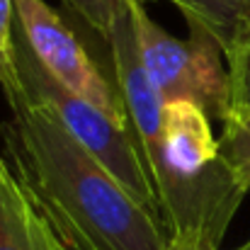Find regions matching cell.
<instances>
[{
  "mask_svg": "<svg viewBox=\"0 0 250 250\" xmlns=\"http://www.w3.org/2000/svg\"><path fill=\"white\" fill-rule=\"evenodd\" d=\"M63 2L76 20H81L85 27L104 37L117 22V17L126 10L129 0H63ZM141 2L148 5L153 0H141Z\"/></svg>",
  "mask_w": 250,
  "mask_h": 250,
  "instance_id": "cell-10",
  "label": "cell"
},
{
  "mask_svg": "<svg viewBox=\"0 0 250 250\" xmlns=\"http://www.w3.org/2000/svg\"><path fill=\"white\" fill-rule=\"evenodd\" d=\"M17 27L44 71L73 95L126 124V112L117 85L102 73L71 24L44 0H15Z\"/></svg>",
  "mask_w": 250,
  "mask_h": 250,
  "instance_id": "cell-5",
  "label": "cell"
},
{
  "mask_svg": "<svg viewBox=\"0 0 250 250\" xmlns=\"http://www.w3.org/2000/svg\"><path fill=\"white\" fill-rule=\"evenodd\" d=\"M187 24L207 27L229 59L250 39V0H167Z\"/></svg>",
  "mask_w": 250,
  "mask_h": 250,
  "instance_id": "cell-6",
  "label": "cell"
},
{
  "mask_svg": "<svg viewBox=\"0 0 250 250\" xmlns=\"http://www.w3.org/2000/svg\"><path fill=\"white\" fill-rule=\"evenodd\" d=\"M7 163L63 250H166L156 211L139 202L51 107L27 100L0 124Z\"/></svg>",
  "mask_w": 250,
  "mask_h": 250,
  "instance_id": "cell-2",
  "label": "cell"
},
{
  "mask_svg": "<svg viewBox=\"0 0 250 250\" xmlns=\"http://www.w3.org/2000/svg\"><path fill=\"white\" fill-rule=\"evenodd\" d=\"M126 124L148 172L170 243L221 248L248 194L221 158L211 117L194 102H163L148 83L131 27L129 2L102 37Z\"/></svg>",
  "mask_w": 250,
  "mask_h": 250,
  "instance_id": "cell-1",
  "label": "cell"
},
{
  "mask_svg": "<svg viewBox=\"0 0 250 250\" xmlns=\"http://www.w3.org/2000/svg\"><path fill=\"white\" fill-rule=\"evenodd\" d=\"M166 250H221V248H207V246H187V243H170Z\"/></svg>",
  "mask_w": 250,
  "mask_h": 250,
  "instance_id": "cell-11",
  "label": "cell"
},
{
  "mask_svg": "<svg viewBox=\"0 0 250 250\" xmlns=\"http://www.w3.org/2000/svg\"><path fill=\"white\" fill-rule=\"evenodd\" d=\"M238 250H250V241H248V243H243V246H241Z\"/></svg>",
  "mask_w": 250,
  "mask_h": 250,
  "instance_id": "cell-12",
  "label": "cell"
},
{
  "mask_svg": "<svg viewBox=\"0 0 250 250\" xmlns=\"http://www.w3.org/2000/svg\"><path fill=\"white\" fill-rule=\"evenodd\" d=\"M219 151L241 187L250 189V117L243 122H229L224 124Z\"/></svg>",
  "mask_w": 250,
  "mask_h": 250,
  "instance_id": "cell-9",
  "label": "cell"
},
{
  "mask_svg": "<svg viewBox=\"0 0 250 250\" xmlns=\"http://www.w3.org/2000/svg\"><path fill=\"white\" fill-rule=\"evenodd\" d=\"M129 15L141 68L161 100H189L224 124L231 85L224 49L214 34L202 24H187L189 37L177 39L153 22L141 0H129Z\"/></svg>",
  "mask_w": 250,
  "mask_h": 250,
  "instance_id": "cell-3",
  "label": "cell"
},
{
  "mask_svg": "<svg viewBox=\"0 0 250 250\" xmlns=\"http://www.w3.org/2000/svg\"><path fill=\"white\" fill-rule=\"evenodd\" d=\"M17 10L15 0H0V90L7 100L10 112L20 109L27 102L24 87L17 68V44H15Z\"/></svg>",
  "mask_w": 250,
  "mask_h": 250,
  "instance_id": "cell-7",
  "label": "cell"
},
{
  "mask_svg": "<svg viewBox=\"0 0 250 250\" xmlns=\"http://www.w3.org/2000/svg\"><path fill=\"white\" fill-rule=\"evenodd\" d=\"M15 44H17L20 81H22L27 100L51 107L54 114L61 119V124L73 134V139H78L139 202H144L151 211L158 214L156 194H153L148 172L144 167L141 153L136 148L129 124H119L117 119H112L107 112H102L92 102L73 95L61 83H56L44 71V66L34 59L17 24H15Z\"/></svg>",
  "mask_w": 250,
  "mask_h": 250,
  "instance_id": "cell-4",
  "label": "cell"
},
{
  "mask_svg": "<svg viewBox=\"0 0 250 250\" xmlns=\"http://www.w3.org/2000/svg\"><path fill=\"white\" fill-rule=\"evenodd\" d=\"M229 85H231V97H229V122H243L250 117V39L243 42L229 59Z\"/></svg>",
  "mask_w": 250,
  "mask_h": 250,
  "instance_id": "cell-8",
  "label": "cell"
},
{
  "mask_svg": "<svg viewBox=\"0 0 250 250\" xmlns=\"http://www.w3.org/2000/svg\"><path fill=\"white\" fill-rule=\"evenodd\" d=\"M51 250H63V248H61V246H59V241H56V243H54V248H51Z\"/></svg>",
  "mask_w": 250,
  "mask_h": 250,
  "instance_id": "cell-13",
  "label": "cell"
}]
</instances>
